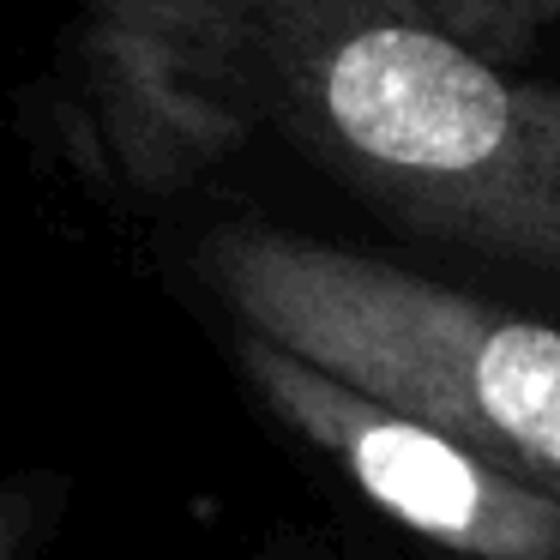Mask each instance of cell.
<instances>
[{
    "mask_svg": "<svg viewBox=\"0 0 560 560\" xmlns=\"http://www.w3.org/2000/svg\"><path fill=\"white\" fill-rule=\"evenodd\" d=\"M43 524V494L31 482L19 488H0V560H19L25 555V542L37 536Z\"/></svg>",
    "mask_w": 560,
    "mask_h": 560,
    "instance_id": "obj_5",
    "label": "cell"
},
{
    "mask_svg": "<svg viewBox=\"0 0 560 560\" xmlns=\"http://www.w3.org/2000/svg\"><path fill=\"white\" fill-rule=\"evenodd\" d=\"M230 109L410 230L560 283V85L512 79L422 0H259Z\"/></svg>",
    "mask_w": 560,
    "mask_h": 560,
    "instance_id": "obj_1",
    "label": "cell"
},
{
    "mask_svg": "<svg viewBox=\"0 0 560 560\" xmlns=\"http://www.w3.org/2000/svg\"><path fill=\"white\" fill-rule=\"evenodd\" d=\"M235 362L271 416L331 458L392 524L458 560H560V500L458 434L343 386L283 343L235 326Z\"/></svg>",
    "mask_w": 560,
    "mask_h": 560,
    "instance_id": "obj_3",
    "label": "cell"
},
{
    "mask_svg": "<svg viewBox=\"0 0 560 560\" xmlns=\"http://www.w3.org/2000/svg\"><path fill=\"white\" fill-rule=\"evenodd\" d=\"M199 278L242 331L488 452L560 500V326L283 230H218Z\"/></svg>",
    "mask_w": 560,
    "mask_h": 560,
    "instance_id": "obj_2",
    "label": "cell"
},
{
    "mask_svg": "<svg viewBox=\"0 0 560 560\" xmlns=\"http://www.w3.org/2000/svg\"><path fill=\"white\" fill-rule=\"evenodd\" d=\"M259 0H85L79 55L109 163L139 187H182L242 145L230 67Z\"/></svg>",
    "mask_w": 560,
    "mask_h": 560,
    "instance_id": "obj_4",
    "label": "cell"
}]
</instances>
